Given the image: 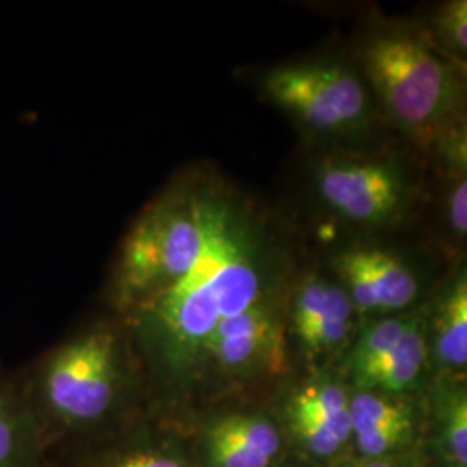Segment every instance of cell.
Masks as SVG:
<instances>
[{"label":"cell","instance_id":"6da1fadb","mask_svg":"<svg viewBox=\"0 0 467 467\" xmlns=\"http://www.w3.org/2000/svg\"><path fill=\"white\" fill-rule=\"evenodd\" d=\"M201 248L192 267L129 320L152 362L181 374L202 357L218 326L270 293L284 254L267 222L220 185H196Z\"/></svg>","mask_w":467,"mask_h":467},{"label":"cell","instance_id":"7a4b0ae2","mask_svg":"<svg viewBox=\"0 0 467 467\" xmlns=\"http://www.w3.org/2000/svg\"><path fill=\"white\" fill-rule=\"evenodd\" d=\"M16 381L54 455L117 412L129 383L125 339L111 324L90 326L42 353Z\"/></svg>","mask_w":467,"mask_h":467},{"label":"cell","instance_id":"3957f363","mask_svg":"<svg viewBox=\"0 0 467 467\" xmlns=\"http://www.w3.org/2000/svg\"><path fill=\"white\" fill-rule=\"evenodd\" d=\"M360 63L368 87L403 132L431 142L461 123L459 69L424 36L374 34L360 49Z\"/></svg>","mask_w":467,"mask_h":467},{"label":"cell","instance_id":"277c9868","mask_svg":"<svg viewBox=\"0 0 467 467\" xmlns=\"http://www.w3.org/2000/svg\"><path fill=\"white\" fill-rule=\"evenodd\" d=\"M200 248L196 185L170 189L127 234L111 275V303L125 317L132 316L177 283Z\"/></svg>","mask_w":467,"mask_h":467},{"label":"cell","instance_id":"5b68a950","mask_svg":"<svg viewBox=\"0 0 467 467\" xmlns=\"http://www.w3.org/2000/svg\"><path fill=\"white\" fill-rule=\"evenodd\" d=\"M264 92L316 134H355L372 118L368 85L355 71L336 63L275 67L264 78Z\"/></svg>","mask_w":467,"mask_h":467},{"label":"cell","instance_id":"8992f818","mask_svg":"<svg viewBox=\"0 0 467 467\" xmlns=\"http://www.w3.org/2000/svg\"><path fill=\"white\" fill-rule=\"evenodd\" d=\"M320 201L337 217L368 227L407 217L414 184L400 163L378 158H329L316 173Z\"/></svg>","mask_w":467,"mask_h":467},{"label":"cell","instance_id":"52a82bcc","mask_svg":"<svg viewBox=\"0 0 467 467\" xmlns=\"http://www.w3.org/2000/svg\"><path fill=\"white\" fill-rule=\"evenodd\" d=\"M333 270L357 312H397L418 298L414 268L393 251L351 246L334 254Z\"/></svg>","mask_w":467,"mask_h":467},{"label":"cell","instance_id":"ba28073f","mask_svg":"<svg viewBox=\"0 0 467 467\" xmlns=\"http://www.w3.org/2000/svg\"><path fill=\"white\" fill-rule=\"evenodd\" d=\"M227 370L283 368V324L270 298L256 303L246 312L223 320L202 348Z\"/></svg>","mask_w":467,"mask_h":467},{"label":"cell","instance_id":"9c48e42d","mask_svg":"<svg viewBox=\"0 0 467 467\" xmlns=\"http://www.w3.org/2000/svg\"><path fill=\"white\" fill-rule=\"evenodd\" d=\"M355 305L341 284L320 275L301 281L293 300V327L308 358L341 348L353 327Z\"/></svg>","mask_w":467,"mask_h":467},{"label":"cell","instance_id":"30bf717a","mask_svg":"<svg viewBox=\"0 0 467 467\" xmlns=\"http://www.w3.org/2000/svg\"><path fill=\"white\" fill-rule=\"evenodd\" d=\"M0 467H52V451L16 376H0Z\"/></svg>","mask_w":467,"mask_h":467},{"label":"cell","instance_id":"8fae6325","mask_svg":"<svg viewBox=\"0 0 467 467\" xmlns=\"http://www.w3.org/2000/svg\"><path fill=\"white\" fill-rule=\"evenodd\" d=\"M434 347L438 360L449 368H466L467 274L459 268L440 298L434 318Z\"/></svg>","mask_w":467,"mask_h":467},{"label":"cell","instance_id":"7c38bea8","mask_svg":"<svg viewBox=\"0 0 467 467\" xmlns=\"http://www.w3.org/2000/svg\"><path fill=\"white\" fill-rule=\"evenodd\" d=\"M426 324L422 316H416L409 331L403 334L399 345L370 372L364 384V391L383 389L388 393H400L416 383L428 358Z\"/></svg>","mask_w":467,"mask_h":467},{"label":"cell","instance_id":"4fadbf2b","mask_svg":"<svg viewBox=\"0 0 467 467\" xmlns=\"http://www.w3.org/2000/svg\"><path fill=\"white\" fill-rule=\"evenodd\" d=\"M416 316L389 317L368 327L357 339L347 360V368L358 388H364L370 372L399 345L403 334L409 331Z\"/></svg>","mask_w":467,"mask_h":467},{"label":"cell","instance_id":"5bb4252c","mask_svg":"<svg viewBox=\"0 0 467 467\" xmlns=\"http://www.w3.org/2000/svg\"><path fill=\"white\" fill-rule=\"evenodd\" d=\"M289 414L314 419L345 441L350 438V399L337 384H306L293 397Z\"/></svg>","mask_w":467,"mask_h":467},{"label":"cell","instance_id":"9a60e30c","mask_svg":"<svg viewBox=\"0 0 467 467\" xmlns=\"http://www.w3.org/2000/svg\"><path fill=\"white\" fill-rule=\"evenodd\" d=\"M350 418L351 433L355 434L368 433L391 424L412 422L409 407L372 391H360L351 399Z\"/></svg>","mask_w":467,"mask_h":467},{"label":"cell","instance_id":"2e32d148","mask_svg":"<svg viewBox=\"0 0 467 467\" xmlns=\"http://www.w3.org/2000/svg\"><path fill=\"white\" fill-rule=\"evenodd\" d=\"M212 433L220 434L234 443L274 457L281 447V436L277 430L262 418L254 416H231L218 420Z\"/></svg>","mask_w":467,"mask_h":467},{"label":"cell","instance_id":"e0dca14e","mask_svg":"<svg viewBox=\"0 0 467 467\" xmlns=\"http://www.w3.org/2000/svg\"><path fill=\"white\" fill-rule=\"evenodd\" d=\"M434 34L453 57L462 59L467 52V2L451 0L441 5L434 17Z\"/></svg>","mask_w":467,"mask_h":467},{"label":"cell","instance_id":"ac0fdd59","mask_svg":"<svg viewBox=\"0 0 467 467\" xmlns=\"http://www.w3.org/2000/svg\"><path fill=\"white\" fill-rule=\"evenodd\" d=\"M208 447L215 467H267L270 464L267 455L234 443L212 431L208 434Z\"/></svg>","mask_w":467,"mask_h":467},{"label":"cell","instance_id":"d6986e66","mask_svg":"<svg viewBox=\"0 0 467 467\" xmlns=\"http://www.w3.org/2000/svg\"><path fill=\"white\" fill-rule=\"evenodd\" d=\"M289 416H291V428L298 436V440L316 455L320 457L331 455L345 443L343 438H339L329 428H326L324 424H320L314 419L296 416V414H289Z\"/></svg>","mask_w":467,"mask_h":467},{"label":"cell","instance_id":"ffe728a7","mask_svg":"<svg viewBox=\"0 0 467 467\" xmlns=\"http://www.w3.org/2000/svg\"><path fill=\"white\" fill-rule=\"evenodd\" d=\"M445 440L449 443L453 461L457 467L467 464V403L464 393L457 395L449 407V416L445 422Z\"/></svg>","mask_w":467,"mask_h":467},{"label":"cell","instance_id":"44dd1931","mask_svg":"<svg viewBox=\"0 0 467 467\" xmlns=\"http://www.w3.org/2000/svg\"><path fill=\"white\" fill-rule=\"evenodd\" d=\"M412 431V422L391 424L368 433L355 434L358 449L366 455H381L384 451H391L403 443Z\"/></svg>","mask_w":467,"mask_h":467},{"label":"cell","instance_id":"7402d4cb","mask_svg":"<svg viewBox=\"0 0 467 467\" xmlns=\"http://www.w3.org/2000/svg\"><path fill=\"white\" fill-rule=\"evenodd\" d=\"M100 467H187L171 453L152 447H135L119 451Z\"/></svg>","mask_w":467,"mask_h":467},{"label":"cell","instance_id":"603a6c76","mask_svg":"<svg viewBox=\"0 0 467 467\" xmlns=\"http://www.w3.org/2000/svg\"><path fill=\"white\" fill-rule=\"evenodd\" d=\"M467 184L466 173L457 175L455 185L449 196V222L457 237H466L467 233Z\"/></svg>","mask_w":467,"mask_h":467},{"label":"cell","instance_id":"cb8c5ba5","mask_svg":"<svg viewBox=\"0 0 467 467\" xmlns=\"http://www.w3.org/2000/svg\"><path fill=\"white\" fill-rule=\"evenodd\" d=\"M364 467H393L389 466V464H386V462H370V464H368V466Z\"/></svg>","mask_w":467,"mask_h":467}]
</instances>
